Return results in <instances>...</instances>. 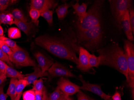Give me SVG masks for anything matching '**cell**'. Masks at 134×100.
I'll use <instances>...</instances> for the list:
<instances>
[{"label": "cell", "instance_id": "42", "mask_svg": "<svg viewBox=\"0 0 134 100\" xmlns=\"http://www.w3.org/2000/svg\"><path fill=\"white\" fill-rule=\"evenodd\" d=\"M60 100H73L69 96H66L63 93L62 96Z\"/></svg>", "mask_w": 134, "mask_h": 100}, {"label": "cell", "instance_id": "2", "mask_svg": "<svg viewBox=\"0 0 134 100\" xmlns=\"http://www.w3.org/2000/svg\"><path fill=\"white\" fill-rule=\"evenodd\" d=\"M36 45L41 46L56 57L72 62L77 65L78 58L76 52H79V46L76 43L68 39H62L49 35H43L35 39Z\"/></svg>", "mask_w": 134, "mask_h": 100}, {"label": "cell", "instance_id": "35", "mask_svg": "<svg viewBox=\"0 0 134 100\" xmlns=\"http://www.w3.org/2000/svg\"><path fill=\"white\" fill-rule=\"evenodd\" d=\"M77 100H91L90 97L80 90L77 92Z\"/></svg>", "mask_w": 134, "mask_h": 100}, {"label": "cell", "instance_id": "5", "mask_svg": "<svg viewBox=\"0 0 134 100\" xmlns=\"http://www.w3.org/2000/svg\"><path fill=\"white\" fill-rule=\"evenodd\" d=\"M12 53L9 56L10 61L17 67H35L37 64L29 56L28 53L19 46L11 48Z\"/></svg>", "mask_w": 134, "mask_h": 100}, {"label": "cell", "instance_id": "36", "mask_svg": "<svg viewBox=\"0 0 134 100\" xmlns=\"http://www.w3.org/2000/svg\"><path fill=\"white\" fill-rule=\"evenodd\" d=\"M4 87L3 83L0 85V100H7L8 97V95L4 92Z\"/></svg>", "mask_w": 134, "mask_h": 100}, {"label": "cell", "instance_id": "41", "mask_svg": "<svg viewBox=\"0 0 134 100\" xmlns=\"http://www.w3.org/2000/svg\"><path fill=\"white\" fill-rule=\"evenodd\" d=\"M7 77L5 74H3L0 75V85H2L4 81H6Z\"/></svg>", "mask_w": 134, "mask_h": 100}, {"label": "cell", "instance_id": "27", "mask_svg": "<svg viewBox=\"0 0 134 100\" xmlns=\"http://www.w3.org/2000/svg\"><path fill=\"white\" fill-rule=\"evenodd\" d=\"M63 93L58 86L52 93L48 96L49 100H60Z\"/></svg>", "mask_w": 134, "mask_h": 100}, {"label": "cell", "instance_id": "47", "mask_svg": "<svg viewBox=\"0 0 134 100\" xmlns=\"http://www.w3.org/2000/svg\"><path fill=\"white\" fill-rule=\"evenodd\" d=\"M90 100H94V99H92V98H90Z\"/></svg>", "mask_w": 134, "mask_h": 100}, {"label": "cell", "instance_id": "31", "mask_svg": "<svg viewBox=\"0 0 134 100\" xmlns=\"http://www.w3.org/2000/svg\"><path fill=\"white\" fill-rule=\"evenodd\" d=\"M0 60H2L6 64L7 63L9 66L11 67H14L13 64L10 61L9 58V56L4 53L0 48Z\"/></svg>", "mask_w": 134, "mask_h": 100}, {"label": "cell", "instance_id": "44", "mask_svg": "<svg viewBox=\"0 0 134 100\" xmlns=\"http://www.w3.org/2000/svg\"><path fill=\"white\" fill-rule=\"evenodd\" d=\"M4 31L3 28L1 27V25H0V36H3Z\"/></svg>", "mask_w": 134, "mask_h": 100}, {"label": "cell", "instance_id": "13", "mask_svg": "<svg viewBox=\"0 0 134 100\" xmlns=\"http://www.w3.org/2000/svg\"><path fill=\"white\" fill-rule=\"evenodd\" d=\"M121 27L125 31V33L127 37V39L129 41L132 42L134 41V37L132 31L131 27L129 20V10H127L125 13L122 22Z\"/></svg>", "mask_w": 134, "mask_h": 100}, {"label": "cell", "instance_id": "30", "mask_svg": "<svg viewBox=\"0 0 134 100\" xmlns=\"http://www.w3.org/2000/svg\"><path fill=\"white\" fill-rule=\"evenodd\" d=\"M0 40L3 41L6 45L10 48H14L17 46L16 43L11 39L6 37L4 36H0Z\"/></svg>", "mask_w": 134, "mask_h": 100}, {"label": "cell", "instance_id": "8", "mask_svg": "<svg viewBox=\"0 0 134 100\" xmlns=\"http://www.w3.org/2000/svg\"><path fill=\"white\" fill-rule=\"evenodd\" d=\"M48 75L50 78L57 77H75L68 68L59 62L54 63L48 70Z\"/></svg>", "mask_w": 134, "mask_h": 100}, {"label": "cell", "instance_id": "26", "mask_svg": "<svg viewBox=\"0 0 134 100\" xmlns=\"http://www.w3.org/2000/svg\"><path fill=\"white\" fill-rule=\"evenodd\" d=\"M27 85H28L26 80L23 79L18 80L16 86V91L17 95L22 93L23 89Z\"/></svg>", "mask_w": 134, "mask_h": 100}, {"label": "cell", "instance_id": "28", "mask_svg": "<svg viewBox=\"0 0 134 100\" xmlns=\"http://www.w3.org/2000/svg\"><path fill=\"white\" fill-rule=\"evenodd\" d=\"M33 90L35 91L43 92L45 86L43 85V80L42 79L35 80L33 83Z\"/></svg>", "mask_w": 134, "mask_h": 100}, {"label": "cell", "instance_id": "1", "mask_svg": "<svg viewBox=\"0 0 134 100\" xmlns=\"http://www.w3.org/2000/svg\"><path fill=\"white\" fill-rule=\"evenodd\" d=\"M104 1H95L82 22L77 21L76 42L78 46L94 52L100 49L103 40L102 13Z\"/></svg>", "mask_w": 134, "mask_h": 100}, {"label": "cell", "instance_id": "34", "mask_svg": "<svg viewBox=\"0 0 134 100\" xmlns=\"http://www.w3.org/2000/svg\"><path fill=\"white\" fill-rule=\"evenodd\" d=\"M17 1L13 0H0V5L3 7L7 8L8 6L16 3Z\"/></svg>", "mask_w": 134, "mask_h": 100}, {"label": "cell", "instance_id": "43", "mask_svg": "<svg viewBox=\"0 0 134 100\" xmlns=\"http://www.w3.org/2000/svg\"><path fill=\"white\" fill-rule=\"evenodd\" d=\"M23 95V92L20 93L19 94L17 95L16 96V97L15 98L14 100H20V98H21V97L22 95Z\"/></svg>", "mask_w": 134, "mask_h": 100}, {"label": "cell", "instance_id": "20", "mask_svg": "<svg viewBox=\"0 0 134 100\" xmlns=\"http://www.w3.org/2000/svg\"><path fill=\"white\" fill-rule=\"evenodd\" d=\"M1 24L10 25L14 24V18L12 14L7 12L0 13V25Z\"/></svg>", "mask_w": 134, "mask_h": 100}, {"label": "cell", "instance_id": "45", "mask_svg": "<svg viewBox=\"0 0 134 100\" xmlns=\"http://www.w3.org/2000/svg\"><path fill=\"white\" fill-rule=\"evenodd\" d=\"M7 8H5V7H3V6L0 5V11H3L4 10H5Z\"/></svg>", "mask_w": 134, "mask_h": 100}, {"label": "cell", "instance_id": "14", "mask_svg": "<svg viewBox=\"0 0 134 100\" xmlns=\"http://www.w3.org/2000/svg\"><path fill=\"white\" fill-rule=\"evenodd\" d=\"M34 72L29 74H26L24 79L26 80L27 82L28 85L33 84L34 82L37 80L39 78L47 76L48 73L46 72L45 73H42L41 68L39 66H37L34 68Z\"/></svg>", "mask_w": 134, "mask_h": 100}, {"label": "cell", "instance_id": "4", "mask_svg": "<svg viewBox=\"0 0 134 100\" xmlns=\"http://www.w3.org/2000/svg\"><path fill=\"white\" fill-rule=\"evenodd\" d=\"M124 52L126 57L128 69V78L126 80L128 86L132 90L134 89V46L131 41L125 40L124 43Z\"/></svg>", "mask_w": 134, "mask_h": 100}, {"label": "cell", "instance_id": "16", "mask_svg": "<svg viewBox=\"0 0 134 100\" xmlns=\"http://www.w3.org/2000/svg\"><path fill=\"white\" fill-rule=\"evenodd\" d=\"M4 74L7 78H14L17 79L18 80L24 79L25 76V75L22 74L21 73L17 71L7 64L6 65V70Z\"/></svg>", "mask_w": 134, "mask_h": 100}, {"label": "cell", "instance_id": "23", "mask_svg": "<svg viewBox=\"0 0 134 100\" xmlns=\"http://www.w3.org/2000/svg\"><path fill=\"white\" fill-rule=\"evenodd\" d=\"M29 15L31 18L32 22L38 26L39 25V21L38 20L41 16L40 12L37 10L34 9H30Z\"/></svg>", "mask_w": 134, "mask_h": 100}, {"label": "cell", "instance_id": "32", "mask_svg": "<svg viewBox=\"0 0 134 100\" xmlns=\"http://www.w3.org/2000/svg\"><path fill=\"white\" fill-rule=\"evenodd\" d=\"M0 48L4 53L7 54L8 56L12 54V51L11 48L1 40H0Z\"/></svg>", "mask_w": 134, "mask_h": 100}, {"label": "cell", "instance_id": "25", "mask_svg": "<svg viewBox=\"0 0 134 100\" xmlns=\"http://www.w3.org/2000/svg\"><path fill=\"white\" fill-rule=\"evenodd\" d=\"M100 57H96L94 54H90L89 57V64L90 67L98 68L100 65Z\"/></svg>", "mask_w": 134, "mask_h": 100}, {"label": "cell", "instance_id": "37", "mask_svg": "<svg viewBox=\"0 0 134 100\" xmlns=\"http://www.w3.org/2000/svg\"><path fill=\"white\" fill-rule=\"evenodd\" d=\"M7 64L2 60H0V75L4 74L6 69Z\"/></svg>", "mask_w": 134, "mask_h": 100}, {"label": "cell", "instance_id": "15", "mask_svg": "<svg viewBox=\"0 0 134 100\" xmlns=\"http://www.w3.org/2000/svg\"><path fill=\"white\" fill-rule=\"evenodd\" d=\"M88 5L85 3H82L80 4L78 1H77L76 4L72 5L73 9H74L76 14L78 16L77 21L79 22H82L84 18L87 15V8Z\"/></svg>", "mask_w": 134, "mask_h": 100}, {"label": "cell", "instance_id": "7", "mask_svg": "<svg viewBox=\"0 0 134 100\" xmlns=\"http://www.w3.org/2000/svg\"><path fill=\"white\" fill-rule=\"evenodd\" d=\"M58 86L67 96H71L77 93L80 90V86L73 83L68 79L61 77L58 81Z\"/></svg>", "mask_w": 134, "mask_h": 100}, {"label": "cell", "instance_id": "3", "mask_svg": "<svg viewBox=\"0 0 134 100\" xmlns=\"http://www.w3.org/2000/svg\"><path fill=\"white\" fill-rule=\"evenodd\" d=\"M100 58V65L114 68L128 78V69L124 50L117 43L113 42L96 51Z\"/></svg>", "mask_w": 134, "mask_h": 100}, {"label": "cell", "instance_id": "11", "mask_svg": "<svg viewBox=\"0 0 134 100\" xmlns=\"http://www.w3.org/2000/svg\"><path fill=\"white\" fill-rule=\"evenodd\" d=\"M90 53L85 48L80 46L79 48L78 64L77 68L83 72H87L91 68L89 64Z\"/></svg>", "mask_w": 134, "mask_h": 100}, {"label": "cell", "instance_id": "46", "mask_svg": "<svg viewBox=\"0 0 134 100\" xmlns=\"http://www.w3.org/2000/svg\"><path fill=\"white\" fill-rule=\"evenodd\" d=\"M105 100H113V99H112V97H110L109 98H107V99H106Z\"/></svg>", "mask_w": 134, "mask_h": 100}, {"label": "cell", "instance_id": "9", "mask_svg": "<svg viewBox=\"0 0 134 100\" xmlns=\"http://www.w3.org/2000/svg\"><path fill=\"white\" fill-rule=\"evenodd\" d=\"M79 79L81 81L82 85L80 86V90L88 91L98 95L104 100L110 97V95L106 94L101 89V85L91 84L86 82L83 79L82 76L80 74L79 75Z\"/></svg>", "mask_w": 134, "mask_h": 100}, {"label": "cell", "instance_id": "19", "mask_svg": "<svg viewBox=\"0 0 134 100\" xmlns=\"http://www.w3.org/2000/svg\"><path fill=\"white\" fill-rule=\"evenodd\" d=\"M70 7V4L66 3L59 6L55 10L59 19L62 20L65 18L68 13V8Z\"/></svg>", "mask_w": 134, "mask_h": 100}, {"label": "cell", "instance_id": "40", "mask_svg": "<svg viewBox=\"0 0 134 100\" xmlns=\"http://www.w3.org/2000/svg\"><path fill=\"white\" fill-rule=\"evenodd\" d=\"M42 100H49L47 90L45 87H44V89L43 91V99H42Z\"/></svg>", "mask_w": 134, "mask_h": 100}, {"label": "cell", "instance_id": "39", "mask_svg": "<svg viewBox=\"0 0 134 100\" xmlns=\"http://www.w3.org/2000/svg\"><path fill=\"white\" fill-rule=\"evenodd\" d=\"M35 100H42L43 92L35 91Z\"/></svg>", "mask_w": 134, "mask_h": 100}, {"label": "cell", "instance_id": "33", "mask_svg": "<svg viewBox=\"0 0 134 100\" xmlns=\"http://www.w3.org/2000/svg\"><path fill=\"white\" fill-rule=\"evenodd\" d=\"M129 20L131 27L133 35L134 34V10L133 8L129 10Z\"/></svg>", "mask_w": 134, "mask_h": 100}, {"label": "cell", "instance_id": "18", "mask_svg": "<svg viewBox=\"0 0 134 100\" xmlns=\"http://www.w3.org/2000/svg\"><path fill=\"white\" fill-rule=\"evenodd\" d=\"M18 80L17 79L14 78H11L10 79L9 88L6 94L10 97L11 100H14L17 96L16 86Z\"/></svg>", "mask_w": 134, "mask_h": 100}, {"label": "cell", "instance_id": "21", "mask_svg": "<svg viewBox=\"0 0 134 100\" xmlns=\"http://www.w3.org/2000/svg\"><path fill=\"white\" fill-rule=\"evenodd\" d=\"M11 14L13 16L14 19L24 22H27V17L25 16L23 12L19 9H15L13 10H12Z\"/></svg>", "mask_w": 134, "mask_h": 100}, {"label": "cell", "instance_id": "29", "mask_svg": "<svg viewBox=\"0 0 134 100\" xmlns=\"http://www.w3.org/2000/svg\"><path fill=\"white\" fill-rule=\"evenodd\" d=\"M23 100H35V91L33 89L28 90L23 94Z\"/></svg>", "mask_w": 134, "mask_h": 100}, {"label": "cell", "instance_id": "38", "mask_svg": "<svg viewBox=\"0 0 134 100\" xmlns=\"http://www.w3.org/2000/svg\"><path fill=\"white\" fill-rule=\"evenodd\" d=\"M111 97L113 100H122L121 94L117 91L115 92L114 95Z\"/></svg>", "mask_w": 134, "mask_h": 100}, {"label": "cell", "instance_id": "10", "mask_svg": "<svg viewBox=\"0 0 134 100\" xmlns=\"http://www.w3.org/2000/svg\"><path fill=\"white\" fill-rule=\"evenodd\" d=\"M58 3L53 0H32L31 1V9H34L41 12L56 7Z\"/></svg>", "mask_w": 134, "mask_h": 100}, {"label": "cell", "instance_id": "6", "mask_svg": "<svg viewBox=\"0 0 134 100\" xmlns=\"http://www.w3.org/2000/svg\"><path fill=\"white\" fill-rule=\"evenodd\" d=\"M110 8L115 21L120 27L126 11L132 8V1L130 0H113L109 1Z\"/></svg>", "mask_w": 134, "mask_h": 100}, {"label": "cell", "instance_id": "17", "mask_svg": "<svg viewBox=\"0 0 134 100\" xmlns=\"http://www.w3.org/2000/svg\"><path fill=\"white\" fill-rule=\"evenodd\" d=\"M14 24L27 35L29 34L30 31L34 27L31 22H24L16 19H14Z\"/></svg>", "mask_w": 134, "mask_h": 100}, {"label": "cell", "instance_id": "22", "mask_svg": "<svg viewBox=\"0 0 134 100\" xmlns=\"http://www.w3.org/2000/svg\"><path fill=\"white\" fill-rule=\"evenodd\" d=\"M54 11L50 10H47L41 13V16L46 19L50 26H52L53 22V14Z\"/></svg>", "mask_w": 134, "mask_h": 100}, {"label": "cell", "instance_id": "12", "mask_svg": "<svg viewBox=\"0 0 134 100\" xmlns=\"http://www.w3.org/2000/svg\"><path fill=\"white\" fill-rule=\"evenodd\" d=\"M35 57L39 64V67L41 68L43 73H45L48 71L51 66L54 63L52 59L48 58L45 55L40 52L35 53Z\"/></svg>", "mask_w": 134, "mask_h": 100}, {"label": "cell", "instance_id": "24", "mask_svg": "<svg viewBox=\"0 0 134 100\" xmlns=\"http://www.w3.org/2000/svg\"><path fill=\"white\" fill-rule=\"evenodd\" d=\"M8 34L9 38L11 39H16L21 38V33L19 28L16 27H11L9 28Z\"/></svg>", "mask_w": 134, "mask_h": 100}]
</instances>
